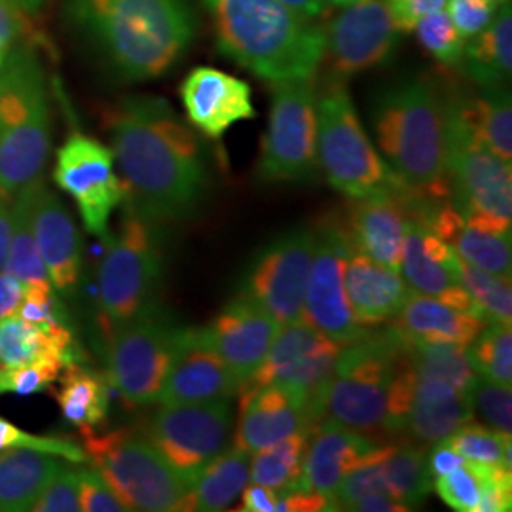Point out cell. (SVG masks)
I'll return each instance as SVG.
<instances>
[{
	"mask_svg": "<svg viewBox=\"0 0 512 512\" xmlns=\"http://www.w3.org/2000/svg\"><path fill=\"white\" fill-rule=\"evenodd\" d=\"M110 150L122 173V203L162 226L198 215L211 175L194 128L160 97L133 95L105 112Z\"/></svg>",
	"mask_w": 512,
	"mask_h": 512,
	"instance_id": "obj_1",
	"label": "cell"
},
{
	"mask_svg": "<svg viewBox=\"0 0 512 512\" xmlns=\"http://www.w3.org/2000/svg\"><path fill=\"white\" fill-rule=\"evenodd\" d=\"M67 12L124 82L169 73L188 52L198 27L188 0H69Z\"/></svg>",
	"mask_w": 512,
	"mask_h": 512,
	"instance_id": "obj_2",
	"label": "cell"
},
{
	"mask_svg": "<svg viewBox=\"0 0 512 512\" xmlns=\"http://www.w3.org/2000/svg\"><path fill=\"white\" fill-rule=\"evenodd\" d=\"M219 50L239 67L277 84L315 78L323 63V27L279 0H203Z\"/></svg>",
	"mask_w": 512,
	"mask_h": 512,
	"instance_id": "obj_3",
	"label": "cell"
},
{
	"mask_svg": "<svg viewBox=\"0 0 512 512\" xmlns=\"http://www.w3.org/2000/svg\"><path fill=\"white\" fill-rule=\"evenodd\" d=\"M378 152L410 190L448 196V97L427 78L380 93L372 110Z\"/></svg>",
	"mask_w": 512,
	"mask_h": 512,
	"instance_id": "obj_4",
	"label": "cell"
},
{
	"mask_svg": "<svg viewBox=\"0 0 512 512\" xmlns=\"http://www.w3.org/2000/svg\"><path fill=\"white\" fill-rule=\"evenodd\" d=\"M52 128L44 65L31 46H16L0 69V202L44 177Z\"/></svg>",
	"mask_w": 512,
	"mask_h": 512,
	"instance_id": "obj_5",
	"label": "cell"
},
{
	"mask_svg": "<svg viewBox=\"0 0 512 512\" xmlns=\"http://www.w3.org/2000/svg\"><path fill=\"white\" fill-rule=\"evenodd\" d=\"M408 342L387 327L344 346L327 384L310 404L311 425L329 420L359 433L384 429Z\"/></svg>",
	"mask_w": 512,
	"mask_h": 512,
	"instance_id": "obj_6",
	"label": "cell"
},
{
	"mask_svg": "<svg viewBox=\"0 0 512 512\" xmlns=\"http://www.w3.org/2000/svg\"><path fill=\"white\" fill-rule=\"evenodd\" d=\"M317 162L330 186L351 200L408 188L366 135L348 84L329 76L317 88Z\"/></svg>",
	"mask_w": 512,
	"mask_h": 512,
	"instance_id": "obj_7",
	"label": "cell"
},
{
	"mask_svg": "<svg viewBox=\"0 0 512 512\" xmlns=\"http://www.w3.org/2000/svg\"><path fill=\"white\" fill-rule=\"evenodd\" d=\"M118 232L103 239L107 251L99 266V317L109 336L156 302L165 272V228L126 203Z\"/></svg>",
	"mask_w": 512,
	"mask_h": 512,
	"instance_id": "obj_8",
	"label": "cell"
},
{
	"mask_svg": "<svg viewBox=\"0 0 512 512\" xmlns=\"http://www.w3.org/2000/svg\"><path fill=\"white\" fill-rule=\"evenodd\" d=\"M82 435L86 458L109 482L126 511H186L190 484L167 463L143 431L124 427Z\"/></svg>",
	"mask_w": 512,
	"mask_h": 512,
	"instance_id": "obj_9",
	"label": "cell"
},
{
	"mask_svg": "<svg viewBox=\"0 0 512 512\" xmlns=\"http://www.w3.org/2000/svg\"><path fill=\"white\" fill-rule=\"evenodd\" d=\"M448 198L465 224L511 232V162L476 139L458 95L448 97Z\"/></svg>",
	"mask_w": 512,
	"mask_h": 512,
	"instance_id": "obj_10",
	"label": "cell"
},
{
	"mask_svg": "<svg viewBox=\"0 0 512 512\" xmlns=\"http://www.w3.org/2000/svg\"><path fill=\"white\" fill-rule=\"evenodd\" d=\"M181 329L156 300L107 336L109 382L126 403L158 404Z\"/></svg>",
	"mask_w": 512,
	"mask_h": 512,
	"instance_id": "obj_11",
	"label": "cell"
},
{
	"mask_svg": "<svg viewBox=\"0 0 512 512\" xmlns=\"http://www.w3.org/2000/svg\"><path fill=\"white\" fill-rule=\"evenodd\" d=\"M315 101V78L272 84L270 122L258 162L262 183H306L317 175Z\"/></svg>",
	"mask_w": 512,
	"mask_h": 512,
	"instance_id": "obj_12",
	"label": "cell"
},
{
	"mask_svg": "<svg viewBox=\"0 0 512 512\" xmlns=\"http://www.w3.org/2000/svg\"><path fill=\"white\" fill-rule=\"evenodd\" d=\"M143 433L192 488L198 475L232 440V399L160 404Z\"/></svg>",
	"mask_w": 512,
	"mask_h": 512,
	"instance_id": "obj_13",
	"label": "cell"
},
{
	"mask_svg": "<svg viewBox=\"0 0 512 512\" xmlns=\"http://www.w3.org/2000/svg\"><path fill=\"white\" fill-rule=\"evenodd\" d=\"M54 183L73 198L86 230L107 238L110 217L126 200L110 147L73 131L55 152Z\"/></svg>",
	"mask_w": 512,
	"mask_h": 512,
	"instance_id": "obj_14",
	"label": "cell"
},
{
	"mask_svg": "<svg viewBox=\"0 0 512 512\" xmlns=\"http://www.w3.org/2000/svg\"><path fill=\"white\" fill-rule=\"evenodd\" d=\"M315 239L310 228L275 238L249 266L239 294L270 311L279 325L302 319Z\"/></svg>",
	"mask_w": 512,
	"mask_h": 512,
	"instance_id": "obj_15",
	"label": "cell"
},
{
	"mask_svg": "<svg viewBox=\"0 0 512 512\" xmlns=\"http://www.w3.org/2000/svg\"><path fill=\"white\" fill-rule=\"evenodd\" d=\"M401 35L387 0H361L340 8L323 29V61L332 76L346 80L387 65L397 54Z\"/></svg>",
	"mask_w": 512,
	"mask_h": 512,
	"instance_id": "obj_16",
	"label": "cell"
},
{
	"mask_svg": "<svg viewBox=\"0 0 512 512\" xmlns=\"http://www.w3.org/2000/svg\"><path fill=\"white\" fill-rule=\"evenodd\" d=\"M342 348V344L330 340L306 319L281 325L266 359L241 384L238 395L266 385H279L302 395L311 404L327 384Z\"/></svg>",
	"mask_w": 512,
	"mask_h": 512,
	"instance_id": "obj_17",
	"label": "cell"
},
{
	"mask_svg": "<svg viewBox=\"0 0 512 512\" xmlns=\"http://www.w3.org/2000/svg\"><path fill=\"white\" fill-rule=\"evenodd\" d=\"M315 236L302 319L330 340L349 346L365 338L370 330L355 319L344 287V268L351 249L348 232L338 226H325Z\"/></svg>",
	"mask_w": 512,
	"mask_h": 512,
	"instance_id": "obj_18",
	"label": "cell"
},
{
	"mask_svg": "<svg viewBox=\"0 0 512 512\" xmlns=\"http://www.w3.org/2000/svg\"><path fill=\"white\" fill-rule=\"evenodd\" d=\"M241 380L203 338L202 329L183 327L158 404L211 403L232 399Z\"/></svg>",
	"mask_w": 512,
	"mask_h": 512,
	"instance_id": "obj_19",
	"label": "cell"
},
{
	"mask_svg": "<svg viewBox=\"0 0 512 512\" xmlns=\"http://www.w3.org/2000/svg\"><path fill=\"white\" fill-rule=\"evenodd\" d=\"M281 325L255 300L239 294L203 327V338L241 380H249L262 365Z\"/></svg>",
	"mask_w": 512,
	"mask_h": 512,
	"instance_id": "obj_20",
	"label": "cell"
},
{
	"mask_svg": "<svg viewBox=\"0 0 512 512\" xmlns=\"http://www.w3.org/2000/svg\"><path fill=\"white\" fill-rule=\"evenodd\" d=\"M387 446L340 423L319 421L311 425L300 488L325 495L332 501L342 480L357 467L378 458Z\"/></svg>",
	"mask_w": 512,
	"mask_h": 512,
	"instance_id": "obj_21",
	"label": "cell"
},
{
	"mask_svg": "<svg viewBox=\"0 0 512 512\" xmlns=\"http://www.w3.org/2000/svg\"><path fill=\"white\" fill-rule=\"evenodd\" d=\"M181 99L190 126L209 139H220L243 120H253L251 86L211 67L190 71L181 84Z\"/></svg>",
	"mask_w": 512,
	"mask_h": 512,
	"instance_id": "obj_22",
	"label": "cell"
},
{
	"mask_svg": "<svg viewBox=\"0 0 512 512\" xmlns=\"http://www.w3.org/2000/svg\"><path fill=\"white\" fill-rule=\"evenodd\" d=\"M412 222L410 188L353 200L349 211V243L387 268L401 270L404 238Z\"/></svg>",
	"mask_w": 512,
	"mask_h": 512,
	"instance_id": "obj_23",
	"label": "cell"
},
{
	"mask_svg": "<svg viewBox=\"0 0 512 512\" xmlns=\"http://www.w3.org/2000/svg\"><path fill=\"white\" fill-rule=\"evenodd\" d=\"M399 272L412 293L431 296L456 310L473 313L471 298L459 279L458 256L448 243L420 222L408 226Z\"/></svg>",
	"mask_w": 512,
	"mask_h": 512,
	"instance_id": "obj_24",
	"label": "cell"
},
{
	"mask_svg": "<svg viewBox=\"0 0 512 512\" xmlns=\"http://www.w3.org/2000/svg\"><path fill=\"white\" fill-rule=\"evenodd\" d=\"M239 397L234 446L251 456L311 427L310 403L291 389L266 385Z\"/></svg>",
	"mask_w": 512,
	"mask_h": 512,
	"instance_id": "obj_25",
	"label": "cell"
},
{
	"mask_svg": "<svg viewBox=\"0 0 512 512\" xmlns=\"http://www.w3.org/2000/svg\"><path fill=\"white\" fill-rule=\"evenodd\" d=\"M35 239L55 293L73 296L82 275V239L71 213L46 184L35 205Z\"/></svg>",
	"mask_w": 512,
	"mask_h": 512,
	"instance_id": "obj_26",
	"label": "cell"
},
{
	"mask_svg": "<svg viewBox=\"0 0 512 512\" xmlns=\"http://www.w3.org/2000/svg\"><path fill=\"white\" fill-rule=\"evenodd\" d=\"M473 418L467 391L412 370L403 433H410L425 444H435L454 435L459 427L473 421Z\"/></svg>",
	"mask_w": 512,
	"mask_h": 512,
	"instance_id": "obj_27",
	"label": "cell"
},
{
	"mask_svg": "<svg viewBox=\"0 0 512 512\" xmlns=\"http://www.w3.org/2000/svg\"><path fill=\"white\" fill-rule=\"evenodd\" d=\"M344 287L351 311L363 327L391 321L412 293L399 270L372 260L353 245L346 258Z\"/></svg>",
	"mask_w": 512,
	"mask_h": 512,
	"instance_id": "obj_28",
	"label": "cell"
},
{
	"mask_svg": "<svg viewBox=\"0 0 512 512\" xmlns=\"http://www.w3.org/2000/svg\"><path fill=\"white\" fill-rule=\"evenodd\" d=\"M484 325L475 313L456 310L431 296L410 293L389 327L408 342H439L467 348Z\"/></svg>",
	"mask_w": 512,
	"mask_h": 512,
	"instance_id": "obj_29",
	"label": "cell"
},
{
	"mask_svg": "<svg viewBox=\"0 0 512 512\" xmlns=\"http://www.w3.org/2000/svg\"><path fill=\"white\" fill-rule=\"evenodd\" d=\"M55 401L73 427L80 433L99 431L109 416V378L97 370L71 363L57 376Z\"/></svg>",
	"mask_w": 512,
	"mask_h": 512,
	"instance_id": "obj_30",
	"label": "cell"
},
{
	"mask_svg": "<svg viewBox=\"0 0 512 512\" xmlns=\"http://www.w3.org/2000/svg\"><path fill=\"white\" fill-rule=\"evenodd\" d=\"M65 459L35 450H0V512L31 511Z\"/></svg>",
	"mask_w": 512,
	"mask_h": 512,
	"instance_id": "obj_31",
	"label": "cell"
},
{
	"mask_svg": "<svg viewBox=\"0 0 512 512\" xmlns=\"http://www.w3.org/2000/svg\"><path fill=\"white\" fill-rule=\"evenodd\" d=\"M478 86L505 84L512 71L511 2L499 6L494 21L467 40L459 67Z\"/></svg>",
	"mask_w": 512,
	"mask_h": 512,
	"instance_id": "obj_32",
	"label": "cell"
},
{
	"mask_svg": "<svg viewBox=\"0 0 512 512\" xmlns=\"http://www.w3.org/2000/svg\"><path fill=\"white\" fill-rule=\"evenodd\" d=\"M249 478L251 454L236 446H228L194 480L186 501V511H226L245 490Z\"/></svg>",
	"mask_w": 512,
	"mask_h": 512,
	"instance_id": "obj_33",
	"label": "cell"
},
{
	"mask_svg": "<svg viewBox=\"0 0 512 512\" xmlns=\"http://www.w3.org/2000/svg\"><path fill=\"white\" fill-rule=\"evenodd\" d=\"M44 184V177H40L35 183L19 190L12 200V234L2 270L16 275L25 285L52 287L35 239V205Z\"/></svg>",
	"mask_w": 512,
	"mask_h": 512,
	"instance_id": "obj_34",
	"label": "cell"
},
{
	"mask_svg": "<svg viewBox=\"0 0 512 512\" xmlns=\"http://www.w3.org/2000/svg\"><path fill=\"white\" fill-rule=\"evenodd\" d=\"M463 107L476 139L501 160L511 162L512 103L505 84L480 86V95L473 101L463 99Z\"/></svg>",
	"mask_w": 512,
	"mask_h": 512,
	"instance_id": "obj_35",
	"label": "cell"
},
{
	"mask_svg": "<svg viewBox=\"0 0 512 512\" xmlns=\"http://www.w3.org/2000/svg\"><path fill=\"white\" fill-rule=\"evenodd\" d=\"M310 429H302L293 437L274 446L258 450L251 456V482L274 490L281 495L302 486L304 454L310 439Z\"/></svg>",
	"mask_w": 512,
	"mask_h": 512,
	"instance_id": "obj_36",
	"label": "cell"
},
{
	"mask_svg": "<svg viewBox=\"0 0 512 512\" xmlns=\"http://www.w3.org/2000/svg\"><path fill=\"white\" fill-rule=\"evenodd\" d=\"M425 456L420 446H393L380 461L385 494L401 501L410 511L420 505L433 488Z\"/></svg>",
	"mask_w": 512,
	"mask_h": 512,
	"instance_id": "obj_37",
	"label": "cell"
},
{
	"mask_svg": "<svg viewBox=\"0 0 512 512\" xmlns=\"http://www.w3.org/2000/svg\"><path fill=\"white\" fill-rule=\"evenodd\" d=\"M37 361H57L71 365L69 357L61 351L44 330L21 319L18 315L0 321V368L27 365Z\"/></svg>",
	"mask_w": 512,
	"mask_h": 512,
	"instance_id": "obj_38",
	"label": "cell"
},
{
	"mask_svg": "<svg viewBox=\"0 0 512 512\" xmlns=\"http://www.w3.org/2000/svg\"><path fill=\"white\" fill-rule=\"evenodd\" d=\"M408 361L416 374L439 378L461 391H469L478 376L469 361L467 348L458 344L408 342Z\"/></svg>",
	"mask_w": 512,
	"mask_h": 512,
	"instance_id": "obj_39",
	"label": "cell"
},
{
	"mask_svg": "<svg viewBox=\"0 0 512 512\" xmlns=\"http://www.w3.org/2000/svg\"><path fill=\"white\" fill-rule=\"evenodd\" d=\"M459 279L469 294L473 313L484 323L512 327L511 277L490 274L458 258Z\"/></svg>",
	"mask_w": 512,
	"mask_h": 512,
	"instance_id": "obj_40",
	"label": "cell"
},
{
	"mask_svg": "<svg viewBox=\"0 0 512 512\" xmlns=\"http://www.w3.org/2000/svg\"><path fill=\"white\" fill-rule=\"evenodd\" d=\"M469 361L478 376L497 384L512 382V334L509 325L486 323L467 346Z\"/></svg>",
	"mask_w": 512,
	"mask_h": 512,
	"instance_id": "obj_41",
	"label": "cell"
},
{
	"mask_svg": "<svg viewBox=\"0 0 512 512\" xmlns=\"http://www.w3.org/2000/svg\"><path fill=\"white\" fill-rule=\"evenodd\" d=\"M446 440L467 461L480 465H503L512 471V444L511 437L507 435L469 421Z\"/></svg>",
	"mask_w": 512,
	"mask_h": 512,
	"instance_id": "obj_42",
	"label": "cell"
},
{
	"mask_svg": "<svg viewBox=\"0 0 512 512\" xmlns=\"http://www.w3.org/2000/svg\"><path fill=\"white\" fill-rule=\"evenodd\" d=\"M473 416L484 421L490 429L501 435H512L511 385L497 384L488 378L476 376L467 391Z\"/></svg>",
	"mask_w": 512,
	"mask_h": 512,
	"instance_id": "obj_43",
	"label": "cell"
},
{
	"mask_svg": "<svg viewBox=\"0 0 512 512\" xmlns=\"http://www.w3.org/2000/svg\"><path fill=\"white\" fill-rule=\"evenodd\" d=\"M421 48L444 67H459L467 40L459 35L446 10L421 19L414 27Z\"/></svg>",
	"mask_w": 512,
	"mask_h": 512,
	"instance_id": "obj_44",
	"label": "cell"
},
{
	"mask_svg": "<svg viewBox=\"0 0 512 512\" xmlns=\"http://www.w3.org/2000/svg\"><path fill=\"white\" fill-rule=\"evenodd\" d=\"M484 478L486 465L465 461L456 471L435 478V490L450 509L458 512H478Z\"/></svg>",
	"mask_w": 512,
	"mask_h": 512,
	"instance_id": "obj_45",
	"label": "cell"
},
{
	"mask_svg": "<svg viewBox=\"0 0 512 512\" xmlns=\"http://www.w3.org/2000/svg\"><path fill=\"white\" fill-rule=\"evenodd\" d=\"M6 448H23V450H35L42 454H50L55 458L65 459L69 463H84L86 452L80 444L71 439H59V437H40L23 431L18 425L0 418V450Z\"/></svg>",
	"mask_w": 512,
	"mask_h": 512,
	"instance_id": "obj_46",
	"label": "cell"
},
{
	"mask_svg": "<svg viewBox=\"0 0 512 512\" xmlns=\"http://www.w3.org/2000/svg\"><path fill=\"white\" fill-rule=\"evenodd\" d=\"M63 365L57 361H37L0 368V395L29 397L48 391L57 382Z\"/></svg>",
	"mask_w": 512,
	"mask_h": 512,
	"instance_id": "obj_47",
	"label": "cell"
},
{
	"mask_svg": "<svg viewBox=\"0 0 512 512\" xmlns=\"http://www.w3.org/2000/svg\"><path fill=\"white\" fill-rule=\"evenodd\" d=\"M73 465V463H71ZM69 461L55 473L54 478L40 492L33 503V512H76L80 511L78 501V469Z\"/></svg>",
	"mask_w": 512,
	"mask_h": 512,
	"instance_id": "obj_48",
	"label": "cell"
},
{
	"mask_svg": "<svg viewBox=\"0 0 512 512\" xmlns=\"http://www.w3.org/2000/svg\"><path fill=\"white\" fill-rule=\"evenodd\" d=\"M78 501L84 512H124L126 507L116 497L109 482L99 475L97 469H78Z\"/></svg>",
	"mask_w": 512,
	"mask_h": 512,
	"instance_id": "obj_49",
	"label": "cell"
},
{
	"mask_svg": "<svg viewBox=\"0 0 512 512\" xmlns=\"http://www.w3.org/2000/svg\"><path fill=\"white\" fill-rule=\"evenodd\" d=\"M499 6L488 0H448L446 14L465 40L480 35L497 14Z\"/></svg>",
	"mask_w": 512,
	"mask_h": 512,
	"instance_id": "obj_50",
	"label": "cell"
},
{
	"mask_svg": "<svg viewBox=\"0 0 512 512\" xmlns=\"http://www.w3.org/2000/svg\"><path fill=\"white\" fill-rule=\"evenodd\" d=\"M512 475L511 469L503 465H486L484 490L480 497L478 512L511 511Z\"/></svg>",
	"mask_w": 512,
	"mask_h": 512,
	"instance_id": "obj_51",
	"label": "cell"
},
{
	"mask_svg": "<svg viewBox=\"0 0 512 512\" xmlns=\"http://www.w3.org/2000/svg\"><path fill=\"white\" fill-rule=\"evenodd\" d=\"M391 14L403 33H412L421 19L446 10L448 0H387Z\"/></svg>",
	"mask_w": 512,
	"mask_h": 512,
	"instance_id": "obj_52",
	"label": "cell"
},
{
	"mask_svg": "<svg viewBox=\"0 0 512 512\" xmlns=\"http://www.w3.org/2000/svg\"><path fill=\"white\" fill-rule=\"evenodd\" d=\"M16 0H0V69L6 63L8 55L16 48L21 27H23V16H21Z\"/></svg>",
	"mask_w": 512,
	"mask_h": 512,
	"instance_id": "obj_53",
	"label": "cell"
},
{
	"mask_svg": "<svg viewBox=\"0 0 512 512\" xmlns=\"http://www.w3.org/2000/svg\"><path fill=\"white\" fill-rule=\"evenodd\" d=\"M321 512L334 511L332 501L325 495L311 492L306 488H296L277 499L275 512Z\"/></svg>",
	"mask_w": 512,
	"mask_h": 512,
	"instance_id": "obj_54",
	"label": "cell"
},
{
	"mask_svg": "<svg viewBox=\"0 0 512 512\" xmlns=\"http://www.w3.org/2000/svg\"><path fill=\"white\" fill-rule=\"evenodd\" d=\"M425 459H427V471H429L431 478L448 475V473L459 469L467 461L459 454L458 450H454L450 446V442L446 439L435 442Z\"/></svg>",
	"mask_w": 512,
	"mask_h": 512,
	"instance_id": "obj_55",
	"label": "cell"
},
{
	"mask_svg": "<svg viewBox=\"0 0 512 512\" xmlns=\"http://www.w3.org/2000/svg\"><path fill=\"white\" fill-rule=\"evenodd\" d=\"M25 293V283L10 272L0 270V321L16 315Z\"/></svg>",
	"mask_w": 512,
	"mask_h": 512,
	"instance_id": "obj_56",
	"label": "cell"
},
{
	"mask_svg": "<svg viewBox=\"0 0 512 512\" xmlns=\"http://www.w3.org/2000/svg\"><path fill=\"white\" fill-rule=\"evenodd\" d=\"M279 495L274 490L264 488L260 484L253 486H245V490L241 492V505L236 511L239 512H275Z\"/></svg>",
	"mask_w": 512,
	"mask_h": 512,
	"instance_id": "obj_57",
	"label": "cell"
},
{
	"mask_svg": "<svg viewBox=\"0 0 512 512\" xmlns=\"http://www.w3.org/2000/svg\"><path fill=\"white\" fill-rule=\"evenodd\" d=\"M346 511L357 512H406L410 511L401 501L393 499L391 495L382 494V492H372V494L363 495L349 503Z\"/></svg>",
	"mask_w": 512,
	"mask_h": 512,
	"instance_id": "obj_58",
	"label": "cell"
},
{
	"mask_svg": "<svg viewBox=\"0 0 512 512\" xmlns=\"http://www.w3.org/2000/svg\"><path fill=\"white\" fill-rule=\"evenodd\" d=\"M279 2L308 21H317L321 16H325L330 6L327 0H279Z\"/></svg>",
	"mask_w": 512,
	"mask_h": 512,
	"instance_id": "obj_59",
	"label": "cell"
},
{
	"mask_svg": "<svg viewBox=\"0 0 512 512\" xmlns=\"http://www.w3.org/2000/svg\"><path fill=\"white\" fill-rule=\"evenodd\" d=\"M12 234V202H0V270L4 268Z\"/></svg>",
	"mask_w": 512,
	"mask_h": 512,
	"instance_id": "obj_60",
	"label": "cell"
},
{
	"mask_svg": "<svg viewBox=\"0 0 512 512\" xmlns=\"http://www.w3.org/2000/svg\"><path fill=\"white\" fill-rule=\"evenodd\" d=\"M19 4V8L23 10V12H35L38 10L40 6H42V2L44 0H16Z\"/></svg>",
	"mask_w": 512,
	"mask_h": 512,
	"instance_id": "obj_61",
	"label": "cell"
},
{
	"mask_svg": "<svg viewBox=\"0 0 512 512\" xmlns=\"http://www.w3.org/2000/svg\"><path fill=\"white\" fill-rule=\"evenodd\" d=\"M330 6H336V8H344V6H349V4H355V2H361V0H327Z\"/></svg>",
	"mask_w": 512,
	"mask_h": 512,
	"instance_id": "obj_62",
	"label": "cell"
},
{
	"mask_svg": "<svg viewBox=\"0 0 512 512\" xmlns=\"http://www.w3.org/2000/svg\"><path fill=\"white\" fill-rule=\"evenodd\" d=\"M488 2H492L495 6H503V4H507V2H511V0H488Z\"/></svg>",
	"mask_w": 512,
	"mask_h": 512,
	"instance_id": "obj_63",
	"label": "cell"
}]
</instances>
